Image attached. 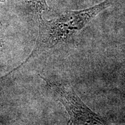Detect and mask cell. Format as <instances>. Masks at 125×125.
Wrapping results in <instances>:
<instances>
[{"label":"cell","instance_id":"cell-3","mask_svg":"<svg viewBox=\"0 0 125 125\" xmlns=\"http://www.w3.org/2000/svg\"><path fill=\"white\" fill-rule=\"evenodd\" d=\"M31 10L37 15L38 19L42 18L43 12L49 10L46 0H24Z\"/></svg>","mask_w":125,"mask_h":125},{"label":"cell","instance_id":"cell-1","mask_svg":"<svg viewBox=\"0 0 125 125\" xmlns=\"http://www.w3.org/2000/svg\"><path fill=\"white\" fill-rule=\"evenodd\" d=\"M118 1L104 0L88 8L65 11L51 20H44L42 18L39 19V34L36 46L27 59L71 40L96 16Z\"/></svg>","mask_w":125,"mask_h":125},{"label":"cell","instance_id":"cell-5","mask_svg":"<svg viewBox=\"0 0 125 125\" xmlns=\"http://www.w3.org/2000/svg\"><path fill=\"white\" fill-rule=\"evenodd\" d=\"M1 37H0V48H1Z\"/></svg>","mask_w":125,"mask_h":125},{"label":"cell","instance_id":"cell-2","mask_svg":"<svg viewBox=\"0 0 125 125\" xmlns=\"http://www.w3.org/2000/svg\"><path fill=\"white\" fill-rule=\"evenodd\" d=\"M42 78L56 99L65 108L70 117L68 125L109 124L105 118L93 112L83 102L69 83Z\"/></svg>","mask_w":125,"mask_h":125},{"label":"cell","instance_id":"cell-4","mask_svg":"<svg viewBox=\"0 0 125 125\" xmlns=\"http://www.w3.org/2000/svg\"><path fill=\"white\" fill-rule=\"evenodd\" d=\"M6 1V0H0V3H4Z\"/></svg>","mask_w":125,"mask_h":125}]
</instances>
